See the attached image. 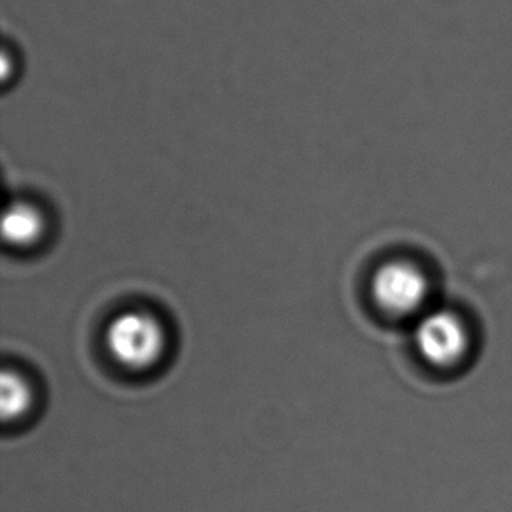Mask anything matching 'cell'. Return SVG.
I'll use <instances>...</instances> for the list:
<instances>
[{
	"instance_id": "obj_4",
	"label": "cell",
	"mask_w": 512,
	"mask_h": 512,
	"mask_svg": "<svg viewBox=\"0 0 512 512\" xmlns=\"http://www.w3.org/2000/svg\"><path fill=\"white\" fill-rule=\"evenodd\" d=\"M44 231V219L37 208L27 203H14L2 219V235L7 243L27 247L37 242Z\"/></svg>"
},
{
	"instance_id": "obj_1",
	"label": "cell",
	"mask_w": 512,
	"mask_h": 512,
	"mask_svg": "<svg viewBox=\"0 0 512 512\" xmlns=\"http://www.w3.org/2000/svg\"><path fill=\"white\" fill-rule=\"evenodd\" d=\"M167 343L160 320L147 312H126L107 327V346L112 357L130 369H147L163 355Z\"/></svg>"
},
{
	"instance_id": "obj_2",
	"label": "cell",
	"mask_w": 512,
	"mask_h": 512,
	"mask_svg": "<svg viewBox=\"0 0 512 512\" xmlns=\"http://www.w3.org/2000/svg\"><path fill=\"white\" fill-rule=\"evenodd\" d=\"M371 291L381 310L392 315H409L427 301L429 280L415 264L394 261L383 264L374 273Z\"/></svg>"
},
{
	"instance_id": "obj_3",
	"label": "cell",
	"mask_w": 512,
	"mask_h": 512,
	"mask_svg": "<svg viewBox=\"0 0 512 512\" xmlns=\"http://www.w3.org/2000/svg\"><path fill=\"white\" fill-rule=\"evenodd\" d=\"M415 343L423 359L434 366L448 367L462 359L469 346V334L457 313L436 310L418 322Z\"/></svg>"
},
{
	"instance_id": "obj_5",
	"label": "cell",
	"mask_w": 512,
	"mask_h": 512,
	"mask_svg": "<svg viewBox=\"0 0 512 512\" xmlns=\"http://www.w3.org/2000/svg\"><path fill=\"white\" fill-rule=\"evenodd\" d=\"M32 406V390L20 374L4 371L0 378V413L6 422L20 420Z\"/></svg>"
}]
</instances>
